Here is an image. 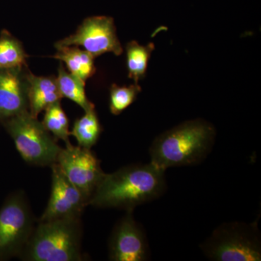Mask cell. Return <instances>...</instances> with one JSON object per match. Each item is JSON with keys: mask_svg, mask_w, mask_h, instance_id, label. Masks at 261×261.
Listing matches in <instances>:
<instances>
[{"mask_svg": "<svg viewBox=\"0 0 261 261\" xmlns=\"http://www.w3.org/2000/svg\"><path fill=\"white\" fill-rule=\"evenodd\" d=\"M165 172L149 162L130 165L115 172L106 173L89 205L134 212L139 205L156 200L164 193Z\"/></svg>", "mask_w": 261, "mask_h": 261, "instance_id": "6da1fadb", "label": "cell"}, {"mask_svg": "<svg viewBox=\"0 0 261 261\" xmlns=\"http://www.w3.org/2000/svg\"><path fill=\"white\" fill-rule=\"evenodd\" d=\"M216 130L205 120H190L166 130L154 139L149 149L150 163L166 171L203 161L214 147Z\"/></svg>", "mask_w": 261, "mask_h": 261, "instance_id": "7a4b0ae2", "label": "cell"}, {"mask_svg": "<svg viewBox=\"0 0 261 261\" xmlns=\"http://www.w3.org/2000/svg\"><path fill=\"white\" fill-rule=\"evenodd\" d=\"M82 216L39 221L20 255L24 261H82Z\"/></svg>", "mask_w": 261, "mask_h": 261, "instance_id": "3957f363", "label": "cell"}, {"mask_svg": "<svg viewBox=\"0 0 261 261\" xmlns=\"http://www.w3.org/2000/svg\"><path fill=\"white\" fill-rule=\"evenodd\" d=\"M207 258L214 261L261 260V236L257 221L224 223L200 245Z\"/></svg>", "mask_w": 261, "mask_h": 261, "instance_id": "277c9868", "label": "cell"}, {"mask_svg": "<svg viewBox=\"0 0 261 261\" xmlns=\"http://www.w3.org/2000/svg\"><path fill=\"white\" fill-rule=\"evenodd\" d=\"M25 162L35 166L56 163L61 147L37 118L25 111L0 122Z\"/></svg>", "mask_w": 261, "mask_h": 261, "instance_id": "5b68a950", "label": "cell"}, {"mask_svg": "<svg viewBox=\"0 0 261 261\" xmlns=\"http://www.w3.org/2000/svg\"><path fill=\"white\" fill-rule=\"evenodd\" d=\"M37 221L23 192L7 197L0 208V261L20 258Z\"/></svg>", "mask_w": 261, "mask_h": 261, "instance_id": "8992f818", "label": "cell"}, {"mask_svg": "<svg viewBox=\"0 0 261 261\" xmlns=\"http://www.w3.org/2000/svg\"><path fill=\"white\" fill-rule=\"evenodd\" d=\"M61 172L90 200L106 173L91 149L71 144L62 148L56 161Z\"/></svg>", "mask_w": 261, "mask_h": 261, "instance_id": "52a82bcc", "label": "cell"}, {"mask_svg": "<svg viewBox=\"0 0 261 261\" xmlns=\"http://www.w3.org/2000/svg\"><path fill=\"white\" fill-rule=\"evenodd\" d=\"M76 46L92 55L94 58L108 53L121 56V42L116 34L114 20L111 17H89L84 20L75 34L55 44V47Z\"/></svg>", "mask_w": 261, "mask_h": 261, "instance_id": "ba28073f", "label": "cell"}, {"mask_svg": "<svg viewBox=\"0 0 261 261\" xmlns=\"http://www.w3.org/2000/svg\"><path fill=\"white\" fill-rule=\"evenodd\" d=\"M108 257L112 261H145L150 257L145 229L126 212L115 225L108 242Z\"/></svg>", "mask_w": 261, "mask_h": 261, "instance_id": "9c48e42d", "label": "cell"}, {"mask_svg": "<svg viewBox=\"0 0 261 261\" xmlns=\"http://www.w3.org/2000/svg\"><path fill=\"white\" fill-rule=\"evenodd\" d=\"M50 197L45 210L38 221L82 216L89 199L61 172L57 163L51 165Z\"/></svg>", "mask_w": 261, "mask_h": 261, "instance_id": "30bf717a", "label": "cell"}, {"mask_svg": "<svg viewBox=\"0 0 261 261\" xmlns=\"http://www.w3.org/2000/svg\"><path fill=\"white\" fill-rule=\"evenodd\" d=\"M27 66L0 69V122L29 111Z\"/></svg>", "mask_w": 261, "mask_h": 261, "instance_id": "8fae6325", "label": "cell"}, {"mask_svg": "<svg viewBox=\"0 0 261 261\" xmlns=\"http://www.w3.org/2000/svg\"><path fill=\"white\" fill-rule=\"evenodd\" d=\"M28 81L29 112L37 118L42 111L51 104L63 99L57 78L55 76H37L30 70L27 71Z\"/></svg>", "mask_w": 261, "mask_h": 261, "instance_id": "7c38bea8", "label": "cell"}, {"mask_svg": "<svg viewBox=\"0 0 261 261\" xmlns=\"http://www.w3.org/2000/svg\"><path fill=\"white\" fill-rule=\"evenodd\" d=\"M56 49L53 58L63 62L67 70L84 82L95 73V58L88 51L76 46H63L56 47Z\"/></svg>", "mask_w": 261, "mask_h": 261, "instance_id": "4fadbf2b", "label": "cell"}, {"mask_svg": "<svg viewBox=\"0 0 261 261\" xmlns=\"http://www.w3.org/2000/svg\"><path fill=\"white\" fill-rule=\"evenodd\" d=\"M56 78L63 97L68 98L76 103L84 112L95 109L93 103L91 102L86 95L85 82L65 69L63 62L60 63Z\"/></svg>", "mask_w": 261, "mask_h": 261, "instance_id": "5bb4252c", "label": "cell"}, {"mask_svg": "<svg viewBox=\"0 0 261 261\" xmlns=\"http://www.w3.org/2000/svg\"><path fill=\"white\" fill-rule=\"evenodd\" d=\"M154 49L153 43L147 45H140L136 41H132L126 44V64L128 78L138 84L143 80L147 73V66L151 54Z\"/></svg>", "mask_w": 261, "mask_h": 261, "instance_id": "9a60e30c", "label": "cell"}, {"mask_svg": "<svg viewBox=\"0 0 261 261\" xmlns=\"http://www.w3.org/2000/svg\"><path fill=\"white\" fill-rule=\"evenodd\" d=\"M102 130L97 113L94 109L87 111L83 116L75 120L70 135L75 137L81 147L91 149L97 144Z\"/></svg>", "mask_w": 261, "mask_h": 261, "instance_id": "2e32d148", "label": "cell"}, {"mask_svg": "<svg viewBox=\"0 0 261 261\" xmlns=\"http://www.w3.org/2000/svg\"><path fill=\"white\" fill-rule=\"evenodd\" d=\"M27 53L22 43L8 31L0 33V69L27 66Z\"/></svg>", "mask_w": 261, "mask_h": 261, "instance_id": "e0dca14e", "label": "cell"}, {"mask_svg": "<svg viewBox=\"0 0 261 261\" xmlns=\"http://www.w3.org/2000/svg\"><path fill=\"white\" fill-rule=\"evenodd\" d=\"M43 126L58 140H63L65 145L70 144L69 122L62 108L61 101L51 104L45 109Z\"/></svg>", "mask_w": 261, "mask_h": 261, "instance_id": "ac0fdd59", "label": "cell"}, {"mask_svg": "<svg viewBox=\"0 0 261 261\" xmlns=\"http://www.w3.org/2000/svg\"><path fill=\"white\" fill-rule=\"evenodd\" d=\"M141 92L142 88L138 84L128 87L113 84L110 89V111L114 116L121 114L135 102Z\"/></svg>", "mask_w": 261, "mask_h": 261, "instance_id": "d6986e66", "label": "cell"}]
</instances>
